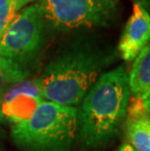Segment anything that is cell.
Returning a JSON list of instances; mask_svg holds the SVG:
<instances>
[{"label":"cell","mask_w":150,"mask_h":151,"mask_svg":"<svg viewBox=\"0 0 150 151\" xmlns=\"http://www.w3.org/2000/svg\"><path fill=\"white\" fill-rule=\"evenodd\" d=\"M0 95V122L14 125L27 121L43 99L38 80H24Z\"/></svg>","instance_id":"8992f818"},{"label":"cell","mask_w":150,"mask_h":151,"mask_svg":"<svg viewBox=\"0 0 150 151\" xmlns=\"http://www.w3.org/2000/svg\"><path fill=\"white\" fill-rule=\"evenodd\" d=\"M130 99L129 74L125 66H117L101 74L78 110L82 143L97 147L112 139L126 120Z\"/></svg>","instance_id":"6da1fadb"},{"label":"cell","mask_w":150,"mask_h":151,"mask_svg":"<svg viewBox=\"0 0 150 151\" xmlns=\"http://www.w3.org/2000/svg\"><path fill=\"white\" fill-rule=\"evenodd\" d=\"M119 151H136L133 147L129 143H126V144H123L122 146L120 147Z\"/></svg>","instance_id":"4fadbf2b"},{"label":"cell","mask_w":150,"mask_h":151,"mask_svg":"<svg viewBox=\"0 0 150 151\" xmlns=\"http://www.w3.org/2000/svg\"><path fill=\"white\" fill-rule=\"evenodd\" d=\"M44 17L39 3L19 13L0 40V56L23 65L33 57L42 42Z\"/></svg>","instance_id":"5b68a950"},{"label":"cell","mask_w":150,"mask_h":151,"mask_svg":"<svg viewBox=\"0 0 150 151\" xmlns=\"http://www.w3.org/2000/svg\"><path fill=\"white\" fill-rule=\"evenodd\" d=\"M135 2L139 3V4L141 5L150 15V0H135Z\"/></svg>","instance_id":"7c38bea8"},{"label":"cell","mask_w":150,"mask_h":151,"mask_svg":"<svg viewBox=\"0 0 150 151\" xmlns=\"http://www.w3.org/2000/svg\"><path fill=\"white\" fill-rule=\"evenodd\" d=\"M30 1L34 0H11L6 5L0 7V40L9 25L18 16L19 11Z\"/></svg>","instance_id":"8fae6325"},{"label":"cell","mask_w":150,"mask_h":151,"mask_svg":"<svg viewBox=\"0 0 150 151\" xmlns=\"http://www.w3.org/2000/svg\"><path fill=\"white\" fill-rule=\"evenodd\" d=\"M131 95L144 99L150 91V41L133 60L129 73Z\"/></svg>","instance_id":"ba28073f"},{"label":"cell","mask_w":150,"mask_h":151,"mask_svg":"<svg viewBox=\"0 0 150 151\" xmlns=\"http://www.w3.org/2000/svg\"><path fill=\"white\" fill-rule=\"evenodd\" d=\"M149 117L148 114L126 117L125 126L128 140L136 151H150Z\"/></svg>","instance_id":"9c48e42d"},{"label":"cell","mask_w":150,"mask_h":151,"mask_svg":"<svg viewBox=\"0 0 150 151\" xmlns=\"http://www.w3.org/2000/svg\"><path fill=\"white\" fill-rule=\"evenodd\" d=\"M114 1H115V0H114Z\"/></svg>","instance_id":"e0dca14e"},{"label":"cell","mask_w":150,"mask_h":151,"mask_svg":"<svg viewBox=\"0 0 150 151\" xmlns=\"http://www.w3.org/2000/svg\"><path fill=\"white\" fill-rule=\"evenodd\" d=\"M28 71L24 67L8 58L0 56V91L27 78Z\"/></svg>","instance_id":"30bf717a"},{"label":"cell","mask_w":150,"mask_h":151,"mask_svg":"<svg viewBox=\"0 0 150 151\" xmlns=\"http://www.w3.org/2000/svg\"><path fill=\"white\" fill-rule=\"evenodd\" d=\"M78 127V109L42 101L32 116L13 125L15 142L36 151H66L75 137Z\"/></svg>","instance_id":"3957f363"},{"label":"cell","mask_w":150,"mask_h":151,"mask_svg":"<svg viewBox=\"0 0 150 151\" xmlns=\"http://www.w3.org/2000/svg\"><path fill=\"white\" fill-rule=\"evenodd\" d=\"M44 20L59 30L107 25L117 10L114 0H39Z\"/></svg>","instance_id":"277c9868"},{"label":"cell","mask_w":150,"mask_h":151,"mask_svg":"<svg viewBox=\"0 0 150 151\" xmlns=\"http://www.w3.org/2000/svg\"><path fill=\"white\" fill-rule=\"evenodd\" d=\"M148 129H149V131H150V117L148 118Z\"/></svg>","instance_id":"2e32d148"},{"label":"cell","mask_w":150,"mask_h":151,"mask_svg":"<svg viewBox=\"0 0 150 151\" xmlns=\"http://www.w3.org/2000/svg\"><path fill=\"white\" fill-rule=\"evenodd\" d=\"M10 1H11V0H0V7H2V6L6 5L7 3H9Z\"/></svg>","instance_id":"9a60e30c"},{"label":"cell","mask_w":150,"mask_h":151,"mask_svg":"<svg viewBox=\"0 0 150 151\" xmlns=\"http://www.w3.org/2000/svg\"><path fill=\"white\" fill-rule=\"evenodd\" d=\"M144 105L147 112L150 114V91L148 93V95L146 96V98L144 99Z\"/></svg>","instance_id":"5bb4252c"},{"label":"cell","mask_w":150,"mask_h":151,"mask_svg":"<svg viewBox=\"0 0 150 151\" xmlns=\"http://www.w3.org/2000/svg\"><path fill=\"white\" fill-rule=\"evenodd\" d=\"M150 41V15L138 2L124 27L118 51L126 62H133Z\"/></svg>","instance_id":"52a82bcc"},{"label":"cell","mask_w":150,"mask_h":151,"mask_svg":"<svg viewBox=\"0 0 150 151\" xmlns=\"http://www.w3.org/2000/svg\"><path fill=\"white\" fill-rule=\"evenodd\" d=\"M110 57L90 46H77L62 53L46 67L38 80L47 101L74 106L83 101Z\"/></svg>","instance_id":"7a4b0ae2"}]
</instances>
